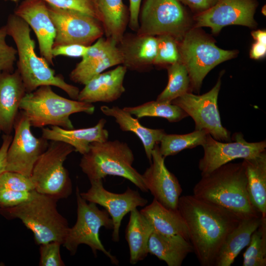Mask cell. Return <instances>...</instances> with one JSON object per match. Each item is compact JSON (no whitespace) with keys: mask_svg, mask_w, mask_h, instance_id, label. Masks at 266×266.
I'll use <instances>...</instances> for the list:
<instances>
[{"mask_svg":"<svg viewBox=\"0 0 266 266\" xmlns=\"http://www.w3.org/2000/svg\"><path fill=\"white\" fill-rule=\"evenodd\" d=\"M177 209L186 222L190 242L200 265L214 266L227 236L241 219L193 195L180 196Z\"/></svg>","mask_w":266,"mask_h":266,"instance_id":"obj_1","label":"cell"},{"mask_svg":"<svg viewBox=\"0 0 266 266\" xmlns=\"http://www.w3.org/2000/svg\"><path fill=\"white\" fill-rule=\"evenodd\" d=\"M193 195L230 211L240 219L262 216L250 202L243 162H229L201 176Z\"/></svg>","mask_w":266,"mask_h":266,"instance_id":"obj_2","label":"cell"},{"mask_svg":"<svg viewBox=\"0 0 266 266\" xmlns=\"http://www.w3.org/2000/svg\"><path fill=\"white\" fill-rule=\"evenodd\" d=\"M6 27L7 34L13 39L16 46L18 71L26 93H30L41 86H54L65 91L72 100H77L79 88L66 83L42 56L35 51V42L31 36V28L20 17L13 14L8 17Z\"/></svg>","mask_w":266,"mask_h":266,"instance_id":"obj_3","label":"cell"},{"mask_svg":"<svg viewBox=\"0 0 266 266\" xmlns=\"http://www.w3.org/2000/svg\"><path fill=\"white\" fill-rule=\"evenodd\" d=\"M57 201L33 190L27 201L15 206L0 208V214L8 220L20 219L32 232L37 245L51 241L63 245L69 227L57 210Z\"/></svg>","mask_w":266,"mask_h":266,"instance_id":"obj_4","label":"cell"},{"mask_svg":"<svg viewBox=\"0 0 266 266\" xmlns=\"http://www.w3.org/2000/svg\"><path fill=\"white\" fill-rule=\"evenodd\" d=\"M133 153L128 145L118 140L94 142L82 155L79 166L89 180L102 179L107 175L123 177L143 192H148L142 174L133 166Z\"/></svg>","mask_w":266,"mask_h":266,"instance_id":"obj_5","label":"cell"},{"mask_svg":"<svg viewBox=\"0 0 266 266\" xmlns=\"http://www.w3.org/2000/svg\"><path fill=\"white\" fill-rule=\"evenodd\" d=\"M95 106L91 103L66 99L54 92L49 85L41 86L26 93L19 105L31 126L44 128L48 125L72 129L70 116L78 112L93 114Z\"/></svg>","mask_w":266,"mask_h":266,"instance_id":"obj_6","label":"cell"},{"mask_svg":"<svg viewBox=\"0 0 266 266\" xmlns=\"http://www.w3.org/2000/svg\"><path fill=\"white\" fill-rule=\"evenodd\" d=\"M180 61L188 70L192 90L199 92L208 73L219 64L234 57L235 50H224L196 29L189 30L178 42Z\"/></svg>","mask_w":266,"mask_h":266,"instance_id":"obj_7","label":"cell"},{"mask_svg":"<svg viewBox=\"0 0 266 266\" xmlns=\"http://www.w3.org/2000/svg\"><path fill=\"white\" fill-rule=\"evenodd\" d=\"M77 202V220L75 225L69 228L63 246L71 255H74L80 244H86L91 249L95 257L97 251L102 252L114 265H118L116 257L106 250L99 237V232L102 227L112 230L113 224L105 209L100 210L97 204L83 199L78 186L76 188Z\"/></svg>","mask_w":266,"mask_h":266,"instance_id":"obj_8","label":"cell"},{"mask_svg":"<svg viewBox=\"0 0 266 266\" xmlns=\"http://www.w3.org/2000/svg\"><path fill=\"white\" fill-rule=\"evenodd\" d=\"M74 148L69 144L51 141L39 157L32 170L31 178L37 192L57 200L68 197L72 183L64 162Z\"/></svg>","mask_w":266,"mask_h":266,"instance_id":"obj_9","label":"cell"},{"mask_svg":"<svg viewBox=\"0 0 266 266\" xmlns=\"http://www.w3.org/2000/svg\"><path fill=\"white\" fill-rule=\"evenodd\" d=\"M137 33L168 34L180 41L189 30L188 14L179 0H144L140 6Z\"/></svg>","mask_w":266,"mask_h":266,"instance_id":"obj_10","label":"cell"},{"mask_svg":"<svg viewBox=\"0 0 266 266\" xmlns=\"http://www.w3.org/2000/svg\"><path fill=\"white\" fill-rule=\"evenodd\" d=\"M221 85L220 75L215 86L201 95L187 93L171 103L181 108L194 120L195 130H203L215 139L232 141L230 132L222 124L218 106V97Z\"/></svg>","mask_w":266,"mask_h":266,"instance_id":"obj_11","label":"cell"},{"mask_svg":"<svg viewBox=\"0 0 266 266\" xmlns=\"http://www.w3.org/2000/svg\"><path fill=\"white\" fill-rule=\"evenodd\" d=\"M56 36L53 47L70 44L90 46L104 34L101 22L78 11L48 4Z\"/></svg>","mask_w":266,"mask_h":266,"instance_id":"obj_12","label":"cell"},{"mask_svg":"<svg viewBox=\"0 0 266 266\" xmlns=\"http://www.w3.org/2000/svg\"><path fill=\"white\" fill-rule=\"evenodd\" d=\"M31 127L26 115L20 110L14 123V135L7 152L6 171L31 177L35 163L47 148L48 140L36 137Z\"/></svg>","mask_w":266,"mask_h":266,"instance_id":"obj_13","label":"cell"},{"mask_svg":"<svg viewBox=\"0 0 266 266\" xmlns=\"http://www.w3.org/2000/svg\"><path fill=\"white\" fill-rule=\"evenodd\" d=\"M232 137L233 141L223 142L208 134L202 145L203 155L199 162L201 176L235 159L252 158L266 151V140L248 142L241 133H234Z\"/></svg>","mask_w":266,"mask_h":266,"instance_id":"obj_14","label":"cell"},{"mask_svg":"<svg viewBox=\"0 0 266 266\" xmlns=\"http://www.w3.org/2000/svg\"><path fill=\"white\" fill-rule=\"evenodd\" d=\"M90 181V188L86 192H80V195L86 201L105 208L113 224L112 240L118 242L119 230L124 217L137 207L146 205L148 200L142 197L137 190L130 187L123 193H115L104 188L102 179Z\"/></svg>","mask_w":266,"mask_h":266,"instance_id":"obj_15","label":"cell"},{"mask_svg":"<svg viewBox=\"0 0 266 266\" xmlns=\"http://www.w3.org/2000/svg\"><path fill=\"white\" fill-rule=\"evenodd\" d=\"M257 5L256 0H220L209 9L195 16V27H209L214 34L232 25L254 27Z\"/></svg>","mask_w":266,"mask_h":266,"instance_id":"obj_16","label":"cell"},{"mask_svg":"<svg viewBox=\"0 0 266 266\" xmlns=\"http://www.w3.org/2000/svg\"><path fill=\"white\" fill-rule=\"evenodd\" d=\"M165 159L158 144H156L152 152L150 166L142 177L154 199L167 208L177 209L182 189L176 177L166 167Z\"/></svg>","mask_w":266,"mask_h":266,"instance_id":"obj_17","label":"cell"},{"mask_svg":"<svg viewBox=\"0 0 266 266\" xmlns=\"http://www.w3.org/2000/svg\"><path fill=\"white\" fill-rule=\"evenodd\" d=\"M14 14L25 21L34 31L40 55L50 65H54L52 49L56 36L54 25L44 0H23Z\"/></svg>","mask_w":266,"mask_h":266,"instance_id":"obj_18","label":"cell"},{"mask_svg":"<svg viewBox=\"0 0 266 266\" xmlns=\"http://www.w3.org/2000/svg\"><path fill=\"white\" fill-rule=\"evenodd\" d=\"M127 69L123 65L97 75L79 91L77 100L88 103L111 102L125 92L123 82Z\"/></svg>","mask_w":266,"mask_h":266,"instance_id":"obj_19","label":"cell"},{"mask_svg":"<svg viewBox=\"0 0 266 266\" xmlns=\"http://www.w3.org/2000/svg\"><path fill=\"white\" fill-rule=\"evenodd\" d=\"M26 94L18 71L0 72V131L10 134Z\"/></svg>","mask_w":266,"mask_h":266,"instance_id":"obj_20","label":"cell"},{"mask_svg":"<svg viewBox=\"0 0 266 266\" xmlns=\"http://www.w3.org/2000/svg\"><path fill=\"white\" fill-rule=\"evenodd\" d=\"M117 46L123 58L122 65L127 69L142 71L154 65L157 54V36L124 34Z\"/></svg>","mask_w":266,"mask_h":266,"instance_id":"obj_21","label":"cell"},{"mask_svg":"<svg viewBox=\"0 0 266 266\" xmlns=\"http://www.w3.org/2000/svg\"><path fill=\"white\" fill-rule=\"evenodd\" d=\"M106 120L100 119L94 126L78 129H66L58 126L51 128H42L41 137L48 141L63 142L72 146L75 151L83 155L94 142H103L108 140L109 133L104 128Z\"/></svg>","mask_w":266,"mask_h":266,"instance_id":"obj_22","label":"cell"},{"mask_svg":"<svg viewBox=\"0 0 266 266\" xmlns=\"http://www.w3.org/2000/svg\"><path fill=\"white\" fill-rule=\"evenodd\" d=\"M148 251L168 266H181L193 250L190 242L183 236L165 235L154 231L149 239Z\"/></svg>","mask_w":266,"mask_h":266,"instance_id":"obj_23","label":"cell"},{"mask_svg":"<svg viewBox=\"0 0 266 266\" xmlns=\"http://www.w3.org/2000/svg\"><path fill=\"white\" fill-rule=\"evenodd\" d=\"M100 110L104 115L114 118L122 131L132 132L137 135L141 141L146 156L151 163L153 148L166 133L165 130L143 126L137 118H133L129 112L117 106H102Z\"/></svg>","mask_w":266,"mask_h":266,"instance_id":"obj_24","label":"cell"},{"mask_svg":"<svg viewBox=\"0 0 266 266\" xmlns=\"http://www.w3.org/2000/svg\"><path fill=\"white\" fill-rule=\"evenodd\" d=\"M262 216L241 219L228 235L214 266H231L241 251L249 244L252 234L260 225Z\"/></svg>","mask_w":266,"mask_h":266,"instance_id":"obj_25","label":"cell"},{"mask_svg":"<svg viewBox=\"0 0 266 266\" xmlns=\"http://www.w3.org/2000/svg\"><path fill=\"white\" fill-rule=\"evenodd\" d=\"M152 225L154 231L165 235H178L189 240L188 227L178 209L167 208L153 199L140 210Z\"/></svg>","mask_w":266,"mask_h":266,"instance_id":"obj_26","label":"cell"},{"mask_svg":"<svg viewBox=\"0 0 266 266\" xmlns=\"http://www.w3.org/2000/svg\"><path fill=\"white\" fill-rule=\"evenodd\" d=\"M130 213L125 238L129 247L130 263L135 265L147 256L149 239L154 229L150 221L137 208Z\"/></svg>","mask_w":266,"mask_h":266,"instance_id":"obj_27","label":"cell"},{"mask_svg":"<svg viewBox=\"0 0 266 266\" xmlns=\"http://www.w3.org/2000/svg\"><path fill=\"white\" fill-rule=\"evenodd\" d=\"M247 180V192L251 203L266 218V152L242 161Z\"/></svg>","mask_w":266,"mask_h":266,"instance_id":"obj_28","label":"cell"},{"mask_svg":"<svg viewBox=\"0 0 266 266\" xmlns=\"http://www.w3.org/2000/svg\"><path fill=\"white\" fill-rule=\"evenodd\" d=\"M97 3L106 38L118 45L129 23V9L123 0H97Z\"/></svg>","mask_w":266,"mask_h":266,"instance_id":"obj_29","label":"cell"},{"mask_svg":"<svg viewBox=\"0 0 266 266\" xmlns=\"http://www.w3.org/2000/svg\"><path fill=\"white\" fill-rule=\"evenodd\" d=\"M123 58L117 46L107 54L85 63H78L69 74L70 79L85 85L91 79L115 66L122 65Z\"/></svg>","mask_w":266,"mask_h":266,"instance_id":"obj_30","label":"cell"},{"mask_svg":"<svg viewBox=\"0 0 266 266\" xmlns=\"http://www.w3.org/2000/svg\"><path fill=\"white\" fill-rule=\"evenodd\" d=\"M168 82L158 95L157 100L170 102L187 93H191V81L185 66L180 61L169 65L167 67Z\"/></svg>","mask_w":266,"mask_h":266,"instance_id":"obj_31","label":"cell"},{"mask_svg":"<svg viewBox=\"0 0 266 266\" xmlns=\"http://www.w3.org/2000/svg\"><path fill=\"white\" fill-rule=\"evenodd\" d=\"M123 109L137 119L145 117L165 118L170 122H177L188 116L179 106L170 102L150 101L135 106Z\"/></svg>","mask_w":266,"mask_h":266,"instance_id":"obj_32","label":"cell"},{"mask_svg":"<svg viewBox=\"0 0 266 266\" xmlns=\"http://www.w3.org/2000/svg\"><path fill=\"white\" fill-rule=\"evenodd\" d=\"M208 134L205 131L197 130L183 134L166 133L160 142V152L166 158L176 155L185 149L202 146Z\"/></svg>","mask_w":266,"mask_h":266,"instance_id":"obj_33","label":"cell"},{"mask_svg":"<svg viewBox=\"0 0 266 266\" xmlns=\"http://www.w3.org/2000/svg\"><path fill=\"white\" fill-rule=\"evenodd\" d=\"M248 247L243 255V266H266V218L252 234Z\"/></svg>","mask_w":266,"mask_h":266,"instance_id":"obj_34","label":"cell"},{"mask_svg":"<svg viewBox=\"0 0 266 266\" xmlns=\"http://www.w3.org/2000/svg\"><path fill=\"white\" fill-rule=\"evenodd\" d=\"M157 50L155 65H171L180 59L178 41L168 34L157 36Z\"/></svg>","mask_w":266,"mask_h":266,"instance_id":"obj_35","label":"cell"},{"mask_svg":"<svg viewBox=\"0 0 266 266\" xmlns=\"http://www.w3.org/2000/svg\"><path fill=\"white\" fill-rule=\"evenodd\" d=\"M48 4L61 8L69 9L90 15L101 23L102 18L97 0H44Z\"/></svg>","mask_w":266,"mask_h":266,"instance_id":"obj_36","label":"cell"},{"mask_svg":"<svg viewBox=\"0 0 266 266\" xmlns=\"http://www.w3.org/2000/svg\"><path fill=\"white\" fill-rule=\"evenodd\" d=\"M0 186L17 191L35 190L31 177L21 173L5 171L0 176Z\"/></svg>","mask_w":266,"mask_h":266,"instance_id":"obj_37","label":"cell"},{"mask_svg":"<svg viewBox=\"0 0 266 266\" xmlns=\"http://www.w3.org/2000/svg\"><path fill=\"white\" fill-rule=\"evenodd\" d=\"M6 26L0 28V72L14 71L17 51L6 42L7 35Z\"/></svg>","mask_w":266,"mask_h":266,"instance_id":"obj_38","label":"cell"},{"mask_svg":"<svg viewBox=\"0 0 266 266\" xmlns=\"http://www.w3.org/2000/svg\"><path fill=\"white\" fill-rule=\"evenodd\" d=\"M58 241H51L40 245V266H65L60 255V246Z\"/></svg>","mask_w":266,"mask_h":266,"instance_id":"obj_39","label":"cell"},{"mask_svg":"<svg viewBox=\"0 0 266 266\" xmlns=\"http://www.w3.org/2000/svg\"><path fill=\"white\" fill-rule=\"evenodd\" d=\"M32 191H17L0 186V208L15 206L27 201Z\"/></svg>","mask_w":266,"mask_h":266,"instance_id":"obj_40","label":"cell"},{"mask_svg":"<svg viewBox=\"0 0 266 266\" xmlns=\"http://www.w3.org/2000/svg\"><path fill=\"white\" fill-rule=\"evenodd\" d=\"M89 46L79 44L57 46L53 47L52 52L54 57L58 56L73 58L82 57L86 53Z\"/></svg>","mask_w":266,"mask_h":266,"instance_id":"obj_41","label":"cell"},{"mask_svg":"<svg viewBox=\"0 0 266 266\" xmlns=\"http://www.w3.org/2000/svg\"><path fill=\"white\" fill-rule=\"evenodd\" d=\"M182 4L188 6L197 14L209 9L220 0H179Z\"/></svg>","mask_w":266,"mask_h":266,"instance_id":"obj_42","label":"cell"},{"mask_svg":"<svg viewBox=\"0 0 266 266\" xmlns=\"http://www.w3.org/2000/svg\"><path fill=\"white\" fill-rule=\"evenodd\" d=\"M141 0H129V20L130 27L133 31L137 32L139 28L138 17Z\"/></svg>","mask_w":266,"mask_h":266,"instance_id":"obj_43","label":"cell"},{"mask_svg":"<svg viewBox=\"0 0 266 266\" xmlns=\"http://www.w3.org/2000/svg\"><path fill=\"white\" fill-rule=\"evenodd\" d=\"M12 138L10 134H4L2 136V142L0 148V176L6 171L7 152Z\"/></svg>","mask_w":266,"mask_h":266,"instance_id":"obj_44","label":"cell"},{"mask_svg":"<svg viewBox=\"0 0 266 266\" xmlns=\"http://www.w3.org/2000/svg\"><path fill=\"white\" fill-rule=\"evenodd\" d=\"M266 54V44L255 41L253 44L250 52L251 58L258 60L265 57Z\"/></svg>","mask_w":266,"mask_h":266,"instance_id":"obj_45","label":"cell"},{"mask_svg":"<svg viewBox=\"0 0 266 266\" xmlns=\"http://www.w3.org/2000/svg\"><path fill=\"white\" fill-rule=\"evenodd\" d=\"M251 34L255 41L266 44V32L265 30L255 31L252 32Z\"/></svg>","mask_w":266,"mask_h":266,"instance_id":"obj_46","label":"cell"},{"mask_svg":"<svg viewBox=\"0 0 266 266\" xmlns=\"http://www.w3.org/2000/svg\"><path fill=\"white\" fill-rule=\"evenodd\" d=\"M5 1H10L12 2H17L19 0H4Z\"/></svg>","mask_w":266,"mask_h":266,"instance_id":"obj_47","label":"cell"},{"mask_svg":"<svg viewBox=\"0 0 266 266\" xmlns=\"http://www.w3.org/2000/svg\"><path fill=\"white\" fill-rule=\"evenodd\" d=\"M5 266V264L3 263L0 261V266Z\"/></svg>","mask_w":266,"mask_h":266,"instance_id":"obj_48","label":"cell"}]
</instances>
